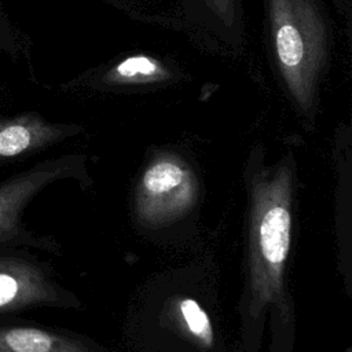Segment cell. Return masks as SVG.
<instances>
[{
  "label": "cell",
  "instance_id": "1",
  "mask_svg": "<svg viewBox=\"0 0 352 352\" xmlns=\"http://www.w3.org/2000/svg\"><path fill=\"white\" fill-rule=\"evenodd\" d=\"M294 158L287 153L278 164L258 162L254 150L246 166L249 192L246 282L241 298L245 348L260 346L265 318L271 314L272 337L282 336V351L290 348L294 316L286 290L285 274L292 245Z\"/></svg>",
  "mask_w": 352,
  "mask_h": 352
},
{
  "label": "cell",
  "instance_id": "2",
  "mask_svg": "<svg viewBox=\"0 0 352 352\" xmlns=\"http://www.w3.org/2000/svg\"><path fill=\"white\" fill-rule=\"evenodd\" d=\"M265 40L276 81L294 110L314 121L333 56L323 0H264Z\"/></svg>",
  "mask_w": 352,
  "mask_h": 352
},
{
  "label": "cell",
  "instance_id": "3",
  "mask_svg": "<svg viewBox=\"0 0 352 352\" xmlns=\"http://www.w3.org/2000/svg\"><path fill=\"white\" fill-rule=\"evenodd\" d=\"M65 179L89 183L84 155L67 154L50 158L0 182V248H26L59 253V245L54 238L30 230L22 217L36 195L50 184Z\"/></svg>",
  "mask_w": 352,
  "mask_h": 352
},
{
  "label": "cell",
  "instance_id": "4",
  "mask_svg": "<svg viewBox=\"0 0 352 352\" xmlns=\"http://www.w3.org/2000/svg\"><path fill=\"white\" fill-rule=\"evenodd\" d=\"M199 182L191 164L177 151L153 153L138 180L133 212L139 224L157 228L186 216L197 204Z\"/></svg>",
  "mask_w": 352,
  "mask_h": 352
},
{
  "label": "cell",
  "instance_id": "5",
  "mask_svg": "<svg viewBox=\"0 0 352 352\" xmlns=\"http://www.w3.org/2000/svg\"><path fill=\"white\" fill-rule=\"evenodd\" d=\"M77 297L55 278L48 263L26 248H0V318L41 307L73 308Z\"/></svg>",
  "mask_w": 352,
  "mask_h": 352
},
{
  "label": "cell",
  "instance_id": "6",
  "mask_svg": "<svg viewBox=\"0 0 352 352\" xmlns=\"http://www.w3.org/2000/svg\"><path fill=\"white\" fill-rule=\"evenodd\" d=\"M179 21L208 45L241 54L246 43L242 0H176Z\"/></svg>",
  "mask_w": 352,
  "mask_h": 352
},
{
  "label": "cell",
  "instance_id": "7",
  "mask_svg": "<svg viewBox=\"0 0 352 352\" xmlns=\"http://www.w3.org/2000/svg\"><path fill=\"white\" fill-rule=\"evenodd\" d=\"M182 78L177 65L153 54H131L99 66L84 77L89 88L106 92H143L164 88Z\"/></svg>",
  "mask_w": 352,
  "mask_h": 352
},
{
  "label": "cell",
  "instance_id": "8",
  "mask_svg": "<svg viewBox=\"0 0 352 352\" xmlns=\"http://www.w3.org/2000/svg\"><path fill=\"white\" fill-rule=\"evenodd\" d=\"M81 132V125L54 122L37 111L0 116V166L34 155Z\"/></svg>",
  "mask_w": 352,
  "mask_h": 352
},
{
  "label": "cell",
  "instance_id": "9",
  "mask_svg": "<svg viewBox=\"0 0 352 352\" xmlns=\"http://www.w3.org/2000/svg\"><path fill=\"white\" fill-rule=\"evenodd\" d=\"M0 352H98L74 334L18 316L0 318Z\"/></svg>",
  "mask_w": 352,
  "mask_h": 352
},
{
  "label": "cell",
  "instance_id": "10",
  "mask_svg": "<svg viewBox=\"0 0 352 352\" xmlns=\"http://www.w3.org/2000/svg\"><path fill=\"white\" fill-rule=\"evenodd\" d=\"M170 315L180 330L194 342L209 349L214 344V331L208 312L191 297H177L170 302Z\"/></svg>",
  "mask_w": 352,
  "mask_h": 352
},
{
  "label": "cell",
  "instance_id": "11",
  "mask_svg": "<svg viewBox=\"0 0 352 352\" xmlns=\"http://www.w3.org/2000/svg\"><path fill=\"white\" fill-rule=\"evenodd\" d=\"M109 6H113L114 8L128 12L129 15L143 19L146 16V8L154 1V0H100Z\"/></svg>",
  "mask_w": 352,
  "mask_h": 352
},
{
  "label": "cell",
  "instance_id": "12",
  "mask_svg": "<svg viewBox=\"0 0 352 352\" xmlns=\"http://www.w3.org/2000/svg\"><path fill=\"white\" fill-rule=\"evenodd\" d=\"M7 37H8V32L6 29V22L0 18V52H1V50L6 48Z\"/></svg>",
  "mask_w": 352,
  "mask_h": 352
}]
</instances>
